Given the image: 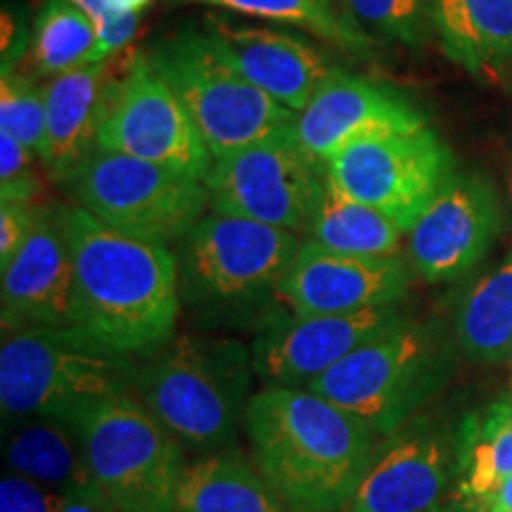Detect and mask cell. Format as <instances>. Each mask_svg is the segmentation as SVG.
I'll use <instances>...</instances> for the list:
<instances>
[{
    "instance_id": "27",
    "label": "cell",
    "mask_w": 512,
    "mask_h": 512,
    "mask_svg": "<svg viewBox=\"0 0 512 512\" xmlns=\"http://www.w3.org/2000/svg\"><path fill=\"white\" fill-rule=\"evenodd\" d=\"M98 31L86 12L69 0H43L31 24L29 60L46 79L88 64Z\"/></svg>"
},
{
    "instance_id": "9",
    "label": "cell",
    "mask_w": 512,
    "mask_h": 512,
    "mask_svg": "<svg viewBox=\"0 0 512 512\" xmlns=\"http://www.w3.org/2000/svg\"><path fill=\"white\" fill-rule=\"evenodd\" d=\"M299 249L302 240L292 230L211 211L183 238L181 302L238 304L275 292Z\"/></svg>"
},
{
    "instance_id": "8",
    "label": "cell",
    "mask_w": 512,
    "mask_h": 512,
    "mask_svg": "<svg viewBox=\"0 0 512 512\" xmlns=\"http://www.w3.org/2000/svg\"><path fill=\"white\" fill-rule=\"evenodd\" d=\"M95 221L136 240L169 247L183 240L211 204L200 178L95 147L69 181Z\"/></svg>"
},
{
    "instance_id": "12",
    "label": "cell",
    "mask_w": 512,
    "mask_h": 512,
    "mask_svg": "<svg viewBox=\"0 0 512 512\" xmlns=\"http://www.w3.org/2000/svg\"><path fill=\"white\" fill-rule=\"evenodd\" d=\"M323 169L344 195L380 209L406 235L456 174L451 150L430 126L358 143Z\"/></svg>"
},
{
    "instance_id": "34",
    "label": "cell",
    "mask_w": 512,
    "mask_h": 512,
    "mask_svg": "<svg viewBox=\"0 0 512 512\" xmlns=\"http://www.w3.org/2000/svg\"><path fill=\"white\" fill-rule=\"evenodd\" d=\"M38 209L31 204L3 202L0 204V271L10 266L19 249L36 226Z\"/></svg>"
},
{
    "instance_id": "5",
    "label": "cell",
    "mask_w": 512,
    "mask_h": 512,
    "mask_svg": "<svg viewBox=\"0 0 512 512\" xmlns=\"http://www.w3.org/2000/svg\"><path fill=\"white\" fill-rule=\"evenodd\" d=\"M145 55L190 114L211 159L294 133L297 114L235 72L207 31L181 29L152 43Z\"/></svg>"
},
{
    "instance_id": "6",
    "label": "cell",
    "mask_w": 512,
    "mask_h": 512,
    "mask_svg": "<svg viewBox=\"0 0 512 512\" xmlns=\"http://www.w3.org/2000/svg\"><path fill=\"white\" fill-rule=\"evenodd\" d=\"M81 434L93 482L119 512H174L185 470L183 444L136 396L100 403Z\"/></svg>"
},
{
    "instance_id": "39",
    "label": "cell",
    "mask_w": 512,
    "mask_h": 512,
    "mask_svg": "<svg viewBox=\"0 0 512 512\" xmlns=\"http://www.w3.org/2000/svg\"><path fill=\"white\" fill-rule=\"evenodd\" d=\"M510 195H512V171H510Z\"/></svg>"
},
{
    "instance_id": "31",
    "label": "cell",
    "mask_w": 512,
    "mask_h": 512,
    "mask_svg": "<svg viewBox=\"0 0 512 512\" xmlns=\"http://www.w3.org/2000/svg\"><path fill=\"white\" fill-rule=\"evenodd\" d=\"M69 3L86 12L98 31V41L88 62H107L136 38L140 19L133 12L114 10L107 0H69Z\"/></svg>"
},
{
    "instance_id": "11",
    "label": "cell",
    "mask_w": 512,
    "mask_h": 512,
    "mask_svg": "<svg viewBox=\"0 0 512 512\" xmlns=\"http://www.w3.org/2000/svg\"><path fill=\"white\" fill-rule=\"evenodd\" d=\"M204 185L219 214L306 233L323 197L325 169L290 133L214 159Z\"/></svg>"
},
{
    "instance_id": "29",
    "label": "cell",
    "mask_w": 512,
    "mask_h": 512,
    "mask_svg": "<svg viewBox=\"0 0 512 512\" xmlns=\"http://www.w3.org/2000/svg\"><path fill=\"white\" fill-rule=\"evenodd\" d=\"M337 5L370 41L418 46L430 22V0H337Z\"/></svg>"
},
{
    "instance_id": "25",
    "label": "cell",
    "mask_w": 512,
    "mask_h": 512,
    "mask_svg": "<svg viewBox=\"0 0 512 512\" xmlns=\"http://www.w3.org/2000/svg\"><path fill=\"white\" fill-rule=\"evenodd\" d=\"M306 235H309L306 240L313 245L330 249V252L396 256L406 233L380 209L344 195L337 185L325 178L323 197Z\"/></svg>"
},
{
    "instance_id": "10",
    "label": "cell",
    "mask_w": 512,
    "mask_h": 512,
    "mask_svg": "<svg viewBox=\"0 0 512 512\" xmlns=\"http://www.w3.org/2000/svg\"><path fill=\"white\" fill-rule=\"evenodd\" d=\"M98 147L200 181L207 178L214 162L190 114L152 69L145 53L133 55L124 74L110 81L98 126Z\"/></svg>"
},
{
    "instance_id": "2",
    "label": "cell",
    "mask_w": 512,
    "mask_h": 512,
    "mask_svg": "<svg viewBox=\"0 0 512 512\" xmlns=\"http://www.w3.org/2000/svg\"><path fill=\"white\" fill-rule=\"evenodd\" d=\"M74 261V325L131 356H147L174 339L181 285L178 256L67 209Z\"/></svg>"
},
{
    "instance_id": "20",
    "label": "cell",
    "mask_w": 512,
    "mask_h": 512,
    "mask_svg": "<svg viewBox=\"0 0 512 512\" xmlns=\"http://www.w3.org/2000/svg\"><path fill=\"white\" fill-rule=\"evenodd\" d=\"M110 88L107 62H88L48 81L46 140L41 162L55 181H72L98 147V126Z\"/></svg>"
},
{
    "instance_id": "16",
    "label": "cell",
    "mask_w": 512,
    "mask_h": 512,
    "mask_svg": "<svg viewBox=\"0 0 512 512\" xmlns=\"http://www.w3.org/2000/svg\"><path fill=\"white\" fill-rule=\"evenodd\" d=\"M399 304L339 316L275 320L252 344L254 373L266 387L306 389L351 351L401 323Z\"/></svg>"
},
{
    "instance_id": "26",
    "label": "cell",
    "mask_w": 512,
    "mask_h": 512,
    "mask_svg": "<svg viewBox=\"0 0 512 512\" xmlns=\"http://www.w3.org/2000/svg\"><path fill=\"white\" fill-rule=\"evenodd\" d=\"M456 332L475 363L498 366L512 358V256L465 294Z\"/></svg>"
},
{
    "instance_id": "17",
    "label": "cell",
    "mask_w": 512,
    "mask_h": 512,
    "mask_svg": "<svg viewBox=\"0 0 512 512\" xmlns=\"http://www.w3.org/2000/svg\"><path fill=\"white\" fill-rule=\"evenodd\" d=\"M3 335L74 325V261L67 209H38L36 226L8 268L0 294Z\"/></svg>"
},
{
    "instance_id": "4",
    "label": "cell",
    "mask_w": 512,
    "mask_h": 512,
    "mask_svg": "<svg viewBox=\"0 0 512 512\" xmlns=\"http://www.w3.org/2000/svg\"><path fill=\"white\" fill-rule=\"evenodd\" d=\"M136 356L100 342L76 325L3 335V415H41L79 425L100 403L133 396Z\"/></svg>"
},
{
    "instance_id": "23",
    "label": "cell",
    "mask_w": 512,
    "mask_h": 512,
    "mask_svg": "<svg viewBox=\"0 0 512 512\" xmlns=\"http://www.w3.org/2000/svg\"><path fill=\"white\" fill-rule=\"evenodd\" d=\"M174 512H292L271 482L240 453L221 451L185 465Z\"/></svg>"
},
{
    "instance_id": "19",
    "label": "cell",
    "mask_w": 512,
    "mask_h": 512,
    "mask_svg": "<svg viewBox=\"0 0 512 512\" xmlns=\"http://www.w3.org/2000/svg\"><path fill=\"white\" fill-rule=\"evenodd\" d=\"M458 446L430 430L394 434L377 448L347 512H432L456 475Z\"/></svg>"
},
{
    "instance_id": "18",
    "label": "cell",
    "mask_w": 512,
    "mask_h": 512,
    "mask_svg": "<svg viewBox=\"0 0 512 512\" xmlns=\"http://www.w3.org/2000/svg\"><path fill=\"white\" fill-rule=\"evenodd\" d=\"M204 31L235 72L268 98L299 114L318 88L339 72L328 55L299 36L207 15Z\"/></svg>"
},
{
    "instance_id": "13",
    "label": "cell",
    "mask_w": 512,
    "mask_h": 512,
    "mask_svg": "<svg viewBox=\"0 0 512 512\" xmlns=\"http://www.w3.org/2000/svg\"><path fill=\"white\" fill-rule=\"evenodd\" d=\"M425 126V114L399 88L339 69L294 117V138L311 162L325 166L358 143Z\"/></svg>"
},
{
    "instance_id": "37",
    "label": "cell",
    "mask_w": 512,
    "mask_h": 512,
    "mask_svg": "<svg viewBox=\"0 0 512 512\" xmlns=\"http://www.w3.org/2000/svg\"><path fill=\"white\" fill-rule=\"evenodd\" d=\"M60 512H119L107 501H88V498H67L64 496Z\"/></svg>"
},
{
    "instance_id": "1",
    "label": "cell",
    "mask_w": 512,
    "mask_h": 512,
    "mask_svg": "<svg viewBox=\"0 0 512 512\" xmlns=\"http://www.w3.org/2000/svg\"><path fill=\"white\" fill-rule=\"evenodd\" d=\"M245 430L254 465L292 512L347 510L377 451L366 420L311 389L264 387Z\"/></svg>"
},
{
    "instance_id": "38",
    "label": "cell",
    "mask_w": 512,
    "mask_h": 512,
    "mask_svg": "<svg viewBox=\"0 0 512 512\" xmlns=\"http://www.w3.org/2000/svg\"><path fill=\"white\" fill-rule=\"evenodd\" d=\"M107 3L119 12H133V15H138V12L145 10L152 0H107Z\"/></svg>"
},
{
    "instance_id": "24",
    "label": "cell",
    "mask_w": 512,
    "mask_h": 512,
    "mask_svg": "<svg viewBox=\"0 0 512 512\" xmlns=\"http://www.w3.org/2000/svg\"><path fill=\"white\" fill-rule=\"evenodd\" d=\"M456 498L472 512L512 475V396L465 418L458 439Z\"/></svg>"
},
{
    "instance_id": "14",
    "label": "cell",
    "mask_w": 512,
    "mask_h": 512,
    "mask_svg": "<svg viewBox=\"0 0 512 512\" xmlns=\"http://www.w3.org/2000/svg\"><path fill=\"white\" fill-rule=\"evenodd\" d=\"M501 233V202L486 178L453 174L408 230V264L422 280H456Z\"/></svg>"
},
{
    "instance_id": "3",
    "label": "cell",
    "mask_w": 512,
    "mask_h": 512,
    "mask_svg": "<svg viewBox=\"0 0 512 512\" xmlns=\"http://www.w3.org/2000/svg\"><path fill=\"white\" fill-rule=\"evenodd\" d=\"M252 349L233 339H171L140 356L133 396L183 446L223 451L247 422Z\"/></svg>"
},
{
    "instance_id": "15",
    "label": "cell",
    "mask_w": 512,
    "mask_h": 512,
    "mask_svg": "<svg viewBox=\"0 0 512 512\" xmlns=\"http://www.w3.org/2000/svg\"><path fill=\"white\" fill-rule=\"evenodd\" d=\"M411 271L399 254H339L304 240L273 294L294 316H339L401 304Z\"/></svg>"
},
{
    "instance_id": "22",
    "label": "cell",
    "mask_w": 512,
    "mask_h": 512,
    "mask_svg": "<svg viewBox=\"0 0 512 512\" xmlns=\"http://www.w3.org/2000/svg\"><path fill=\"white\" fill-rule=\"evenodd\" d=\"M430 24L444 53L470 72L512 64V0H430Z\"/></svg>"
},
{
    "instance_id": "33",
    "label": "cell",
    "mask_w": 512,
    "mask_h": 512,
    "mask_svg": "<svg viewBox=\"0 0 512 512\" xmlns=\"http://www.w3.org/2000/svg\"><path fill=\"white\" fill-rule=\"evenodd\" d=\"M64 496L15 472L0 482V512H60Z\"/></svg>"
},
{
    "instance_id": "28",
    "label": "cell",
    "mask_w": 512,
    "mask_h": 512,
    "mask_svg": "<svg viewBox=\"0 0 512 512\" xmlns=\"http://www.w3.org/2000/svg\"><path fill=\"white\" fill-rule=\"evenodd\" d=\"M171 3L211 5L245 17L290 24L344 50H368L373 46V41L349 22L337 0H171Z\"/></svg>"
},
{
    "instance_id": "36",
    "label": "cell",
    "mask_w": 512,
    "mask_h": 512,
    "mask_svg": "<svg viewBox=\"0 0 512 512\" xmlns=\"http://www.w3.org/2000/svg\"><path fill=\"white\" fill-rule=\"evenodd\" d=\"M472 512H512V475L498 484Z\"/></svg>"
},
{
    "instance_id": "21",
    "label": "cell",
    "mask_w": 512,
    "mask_h": 512,
    "mask_svg": "<svg viewBox=\"0 0 512 512\" xmlns=\"http://www.w3.org/2000/svg\"><path fill=\"white\" fill-rule=\"evenodd\" d=\"M3 458L10 472L67 498L105 501L86 463L81 434L69 422L41 415H3Z\"/></svg>"
},
{
    "instance_id": "32",
    "label": "cell",
    "mask_w": 512,
    "mask_h": 512,
    "mask_svg": "<svg viewBox=\"0 0 512 512\" xmlns=\"http://www.w3.org/2000/svg\"><path fill=\"white\" fill-rule=\"evenodd\" d=\"M34 157L10 133L0 131V200L29 204L41 195L43 183L34 169Z\"/></svg>"
},
{
    "instance_id": "35",
    "label": "cell",
    "mask_w": 512,
    "mask_h": 512,
    "mask_svg": "<svg viewBox=\"0 0 512 512\" xmlns=\"http://www.w3.org/2000/svg\"><path fill=\"white\" fill-rule=\"evenodd\" d=\"M3 67H15L31 48V29L17 8H3Z\"/></svg>"
},
{
    "instance_id": "7",
    "label": "cell",
    "mask_w": 512,
    "mask_h": 512,
    "mask_svg": "<svg viewBox=\"0 0 512 512\" xmlns=\"http://www.w3.org/2000/svg\"><path fill=\"white\" fill-rule=\"evenodd\" d=\"M444 375L446 361L432 332L403 318L306 389L366 420L377 437H389L439 387Z\"/></svg>"
},
{
    "instance_id": "30",
    "label": "cell",
    "mask_w": 512,
    "mask_h": 512,
    "mask_svg": "<svg viewBox=\"0 0 512 512\" xmlns=\"http://www.w3.org/2000/svg\"><path fill=\"white\" fill-rule=\"evenodd\" d=\"M0 128L31 155L41 157L46 140V91L15 67H3L0 76Z\"/></svg>"
}]
</instances>
